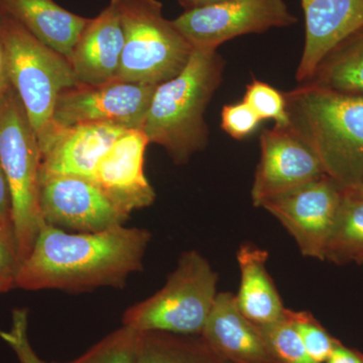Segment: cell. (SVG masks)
Returning <instances> with one entry per match:
<instances>
[{
  "label": "cell",
  "instance_id": "6da1fadb",
  "mask_svg": "<svg viewBox=\"0 0 363 363\" xmlns=\"http://www.w3.org/2000/svg\"><path fill=\"white\" fill-rule=\"evenodd\" d=\"M150 238L149 230L135 227L69 233L45 223L21 262L14 286L72 293L100 286L121 288L131 274L142 271Z\"/></svg>",
  "mask_w": 363,
  "mask_h": 363
},
{
  "label": "cell",
  "instance_id": "7a4b0ae2",
  "mask_svg": "<svg viewBox=\"0 0 363 363\" xmlns=\"http://www.w3.org/2000/svg\"><path fill=\"white\" fill-rule=\"evenodd\" d=\"M292 130L341 188L363 181V96L311 84L284 93Z\"/></svg>",
  "mask_w": 363,
  "mask_h": 363
},
{
  "label": "cell",
  "instance_id": "3957f363",
  "mask_svg": "<svg viewBox=\"0 0 363 363\" xmlns=\"http://www.w3.org/2000/svg\"><path fill=\"white\" fill-rule=\"evenodd\" d=\"M224 67L217 50L194 49L181 73L155 90L143 130L177 164H186L208 145L205 112L221 84Z\"/></svg>",
  "mask_w": 363,
  "mask_h": 363
},
{
  "label": "cell",
  "instance_id": "277c9868",
  "mask_svg": "<svg viewBox=\"0 0 363 363\" xmlns=\"http://www.w3.org/2000/svg\"><path fill=\"white\" fill-rule=\"evenodd\" d=\"M0 51L4 75L23 104L43 155L61 130L54 121L57 100L80 84L68 59L1 14Z\"/></svg>",
  "mask_w": 363,
  "mask_h": 363
},
{
  "label": "cell",
  "instance_id": "5b68a950",
  "mask_svg": "<svg viewBox=\"0 0 363 363\" xmlns=\"http://www.w3.org/2000/svg\"><path fill=\"white\" fill-rule=\"evenodd\" d=\"M0 164L11 191L14 240L23 262L45 224L40 205L42 152L23 104L6 77L0 85Z\"/></svg>",
  "mask_w": 363,
  "mask_h": 363
},
{
  "label": "cell",
  "instance_id": "8992f818",
  "mask_svg": "<svg viewBox=\"0 0 363 363\" xmlns=\"http://www.w3.org/2000/svg\"><path fill=\"white\" fill-rule=\"evenodd\" d=\"M217 284L218 274L202 255L183 252L161 290L126 310L124 327L140 333L201 335L218 295Z\"/></svg>",
  "mask_w": 363,
  "mask_h": 363
},
{
  "label": "cell",
  "instance_id": "52a82bcc",
  "mask_svg": "<svg viewBox=\"0 0 363 363\" xmlns=\"http://www.w3.org/2000/svg\"><path fill=\"white\" fill-rule=\"evenodd\" d=\"M124 45L117 79L140 84L167 82L187 65L194 47L167 20L159 0H116Z\"/></svg>",
  "mask_w": 363,
  "mask_h": 363
},
{
  "label": "cell",
  "instance_id": "ba28073f",
  "mask_svg": "<svg viewBox=\"0 0 363 363\" xmlns=\"http://www.w3.org/2000/svg\"><path fill=\"white\" fill-rule=\"evenodd\" d=\"M173 23L194 49L217 50L240 35L295 25L297 18L285 0H224L185 11Z\"/></svg>",
  "mask_w": 363,
  "mask_h": 363
},
{
  "label": "cell",
  "instance_id": "9c48e42d",
  "mask_svg": "<svg viewBox=\"0 0 363 363\" xmlns=\"http://www.w3.org/2000/svg\"><path fill=\"white\" fill-rule=\"evenodd\" d=\"M157 85L116 80L102 85H78L61 93L54 111L59 128L106 123L143 130Z\"/></svg>",
  "mask_w": 363,
  "mask_h": 363
},
{
  "label": "cell",
  "instance_id": "30bf717a",
  "mask_svg": "<svg viewBox=\"0 0 363 363\" xmlns=\"http://www.w3.org/2000/svg\"><path fill=\"white\" fill-rule=\"evenodd\" d=\"M343 189L325 175L262 205L293 236L306 257L325 260V250L342 201Z\"/></svg>",
  "mask_w": 363,
  "mask_h": 363
},
{
  "label": "cell",
  "instance_id": "8fae6325",
  "mask_svg": "<svg viewBox=\"0 0 363 363\" xmlns=\"http://www.w3.org/2000/svg\"><path fill=\"white\" fill-rule=\"evenodd\" d=\"M326 175L316 152L288 126L274 125L260 135V159L252 189L253 205Z\"/></svg>",
  "mask_w": 363,
  "mask_h": 363
},
{
  "label": "cell",
  "instance_id": "7c38bea8",
  "mask_svg": "<svg viewBox=\"0 0 363 363\" xmlns=\"http://www.w3.org/2000/svg\"><path fill=\"white\" fill-rule=\"evenodd\" d=\"M40 205L45 223L80 233L123 225V213L96 184L77 177H52L40 183Z\"/></svg>",
  "mask_w": 363,
  "mask_h": 363
},
{
  "label": "cell",
  "instance_id": "4fadbf2b",
  "mask_svg": "<svg viewBox=\"0 0 363 363\" xmlns=\"http://www.w3.org/2000/svg\"><path fill=\"white\" fill-rule=\"evenodd\" d=\"M149 138L143 130H128L98 164L92 182L123 213L150 206L156 192L145 174Z\"/></svg>",
  "mask_w": 363,
  "mask_h": 363
},
{
  "label": "cell",
  "instance_id": "5bb4252c",
  "mask_svg": "<svg viewBox=\"0 0 363 363\" xmlns=\"http://www.w3.org/2000/svg\"><path fill=\"white\" fill-rule=\"evenodd\" d=\"M305 18V45L298 82L307 83L325 57L363 28V0H300Z\"/></svg>",
  "mask_w": 363,
  "mask_h": 363
},
{
  "label": "cell",
  "instance_id": "9a60e30c",
  "mask_svg": "<svg viewBox=\"0 0 363 363\" xmlns=\"http://www.w3.org/2000/svg\"><path fill=\"white\" fill-rule=\"evenodd\" d=\"M126 130L106 123L61 128L42 155L40 183L52 177H77L92 181L100 161Z\"/></svg>",
  "mask_w": 363,
  "mask_h": 363
},
{
  "label": "cell",
  "instance_id": "2e32d148",
  "mask_svg": "<svg viewBox=\"0 0 363 363\" xmlns=\"http://www.w3.org/2000/svg\"><path fill=\"white\" fill-rule=\"evenodd\" d=\"M124 35L116 0L90 18L69 62L80 85L96 86L116 80L121 66Z\"/></svg>",
  "mask_w": 363,
  "mask_h": 363
},
{
  "label": "cell",
  "instance_id": "e0dca14e",
  "mask_svg": "<svg viewBox=\"0 0 363 363\" xmlns=\"http://www.w3.org/2000/svg\"><path fill=\"white\" fill-rule=\"evenodd\" d=\"M201 337L227 363H279L257 325L238 309L233 293H218Z\"/></svg>",
  "mask_w": 363,
  "mask_h": 363
},
{
  "label": "cell",
  "instance_id": "ac0fdd59",
  "mask_svg": "<svg viewBox=\"0 0 363 363\" xmlns=\"http://www.w3.org/2000/svg\"><path fill=\"white\" fill-rule=\"evenodd\" d=\"M0 14L20 23L68 60L90 21L67 11L54 0H0Z\"/></svg>",
  "mask_w": 363,
  "mask_h": 363
},
{
  "label": "cell",
  "instance_id": "d6986e66",
  "mask_svg": "<svg viewBox=\"0 0 363 363\" xmlns=\"http://www.w3.org/2000/svg\"><path fill=\"white\" fill-rule=\"evenodd\" d=\"M236 259L240 271V285L235 298L243 316L257 326L283 319L286 308L267 272V250L245 243L240 245Z\"/></svg>",
  "mask_w": 363,
  "mask_h": 363
},
{
  "label": "cell",
  "instance_id": "ffe728a7",
  "mask_svg": "<svg viewBox=\"0 0 363 363\" xmlns=\"http://www.w3.org/2000/svg\"><path fill=\"white\" fill-rule=\"evenodd\" d=\"M304 84L363 96V28L332 50Z\"/></svg>",
  "mask_w": 363,
  "mask_h": 363
},
{
  "label": "cell",
  "instance_id": "44dd1931",
  "mask_svg": "<svg viewBox=\"0 0 363 363\" xmlns=\"http://www.w3.org/2000/svg\"><path fill=\"white\" fill-rule=\"evenodd\" d=\"M185 336L157 331L140 333L133 363H227L202 337Z\"/></svg>",
  "mask_w": 363,
  "mask_h": 363
},
{
  "label": "cell",
  "instance_id": "7402d4cb",
  "mask_svg": "<svg viewBox=\"0 0 363 363\" xmlns=\"http://www.w3.org/2000/svg\"><path fill=\"white\" fill-rule=\"evenodd\" d=\"M363 259V200L344 192L326 250L325 260L346 264Z\"/></svg>",
  "mask_w": 363,
  "mask_h": 363
},
{
  "label": "cell",
  "instance_id": "603a6c76",
  "mask_svg": "<svg viewBox=\"0 0 363 363\" xmlns=\"http://www.w3.org/2000/svg\"><path fill=\"white\" fill-rule=\"evenodd\" d=\"M257 328L269 352L279 363H319L310 357L302 339L285 315L279 321Z\"/></svg>",
  "mask_w": 363,
  "mask_h": 363
},
{
  "label": "cell",
  "instance_id": "cb8c5ba5",
  "mask_svg": "<svg viewBox=\"0 0 363 363\" xmlns=\"http://www.w3.org/2000/svg\"><path fill=\"white\" fill-rule=\"evenodd\" d=\"M285 316L298 332L310 357L315 362H326L338 339L331 336L311 313L286 308Z\"/></svg>",
  "mask_w": 363,
  "mask_h": 363
},
{
  "label": "cell",
  "instance_id": "d4e9b609",
  "mask_svg": "<svg viewBox=\"0 0 363 363\" xmlns=\"http://www.w3.org/2000/svg\"><path fill=\"white\" fill-rule=\"evenodd\" d=\"M243 101L252 107L262 121L272 119L277 126H288L290 124L284 93L267 83L253 80L247 86Z\"/></svg>",
  "mask_w": 363,
  "mask_h": 363
},
{
  "label": "cell",
  "instance_id": "484cf974",
  "mask_svg": "<svg viewBox=\"0 0 363 363\" xmlns=\"http://www.w3.org/2000/svg\"><path fill=\"white\" fill-rule=\"evenodd\" d=\"M140 334L123 327L75 363H133Z\"/></svg>",
  "mask_w": 363,
  "mask_h": 363
},
{
  "label": "cell",
  "instance_id": "4316f807",
  "mask_svg": "<svg viewBox=\"0 0 363 363\" xmlns=\"http://www.w3.org/2000/svg\"><path fill=\"white\" fill-rule=\"evenodd\" d=\"M262 119L245 101L225 105L221 112V128L234 140H243L252 135Z\"/></svg>",
  "mask_w": 363,
  "mask_h": 363
},
{
  "label": "cell",
  "instance_id": "83f0119b",
  "mask_svg": "<svg viewBox=\"0 0 363 363\" xmlns=\"http://www.w3.org/2000/svg\"><path fill=\"white\" fill-rule=\"evenodd\" d=\"M1 338L16 351L21 363H45L33 352L28 338V310H14L13 324L9 331H0Z\"/></svg>",
  "mask_w": 363,
  "mask_h": 363
},
{
  "label": "cell",
  "instance_id": "f1b7e54d",
  "mask_svg": "<svg viewBox=\"0 0 363 363\" xmlns=\"http://www.w3.org/2000/svg\"><path fill=\"white\" fill-rule=\"evenodd\" d=\"M21 264L16 241L0 228V276L14 281Z\"/></svg>",
  "mask_w": 363,
  "mask_h": 363
},
{
  "label": "cell",
  "instance_id": "f546056e",
  "mask_svg": "<svg viewBox=\"0 0 363 363\" xmlns=\"http://www.w3.org/2000/svg\"><path fill=\"white\" fill-rule=\"evenodd\" d=\"M0 227L14 238L11 196L6 174L0 164Z\"/></svg>",
  "mask_w": 363,
  "mask_h": 363
},
{
  "label": "cell",
  "instance_id": "4dcf8cb0",
  "mask_svg": "<svg viewBox=\"0 0 363 363\" xmlns=\"http://www.w3.org/2000/svg\"><path fill=\"white\" fill-rule=\"evenodd\" d=\"M325 363H363V354L359 351L343 345L338 340L332 350L330 357Z\"/></svg>",
  "mask_w": 363,
  "mask_h": 363
},
{
  "label": "cell",
  "instance_id": "1f68e13d",
  "mask_svg": "<svg viewBox=\"0 0 363 363\" xmlns=\"http://www.w3.org/2000/svg\"><path fill=\"white\" fill-rule=\"evenodd\" d=\"M185 11H191V9H201L212 4H219L224 0H178Z\"/></svg>",
  "mask_w": 363,
  "mask_h": 363
},
{
  "label": "cell",
  "instance_id": "d6a6232c",
  "mask_svg": "<svg viewBox=\"0 0 363 363\" xmlns=\"http://www.w3.org/2000/svg\"><path fill=\"white\" fill-rule=\"evenodd\" d=\"M344 192L348 193V194L357 197L358 199L363 200V181L360 182L357 185L353 186V187L344 189Z\"/></svg>",
  "mask_w": 363,
  "mask_h": 363
},
{
  "label": "cell",
  "instance_id": "836d02e7",
  "mask_svg": "<svg viewBox=\"0 0 363 363\" xmlns=\"http://www.w3.org/2000/svg\"><path fill=\"white\" fill-rule=\"evenodd\" d=\"M14 286L13 279L6 278V277L0 276V294L9 292Z\"/></svg>",
  "mask_w": 363,
  "mask_h": 363
},
{
  "label": "cell",
  "instance_id": "e575fe53",
  "mask_svg": "<svg viewBox=\"0 0 363 363\" xmlns=\"http://www.w3.org/2000/svg\"><path fill=\"white\" fill-rule=\"evenodd\" d=\"M4 79V61H2L1 51H0V84Z\"/></svg>",
  "mask_w": 363,
  "mask_h": 363
},
{
  "label": "cell",
  "instance_id": "d590c367",
  "mask_svg": "<svg viewBox=\"0 0 363 363\" xmlns=\"http://www.w3.org/2000/svg\"><path fill=\"white\" fill-rule=\"evenodd\" d=\"M0 228H1V227H0ZM1 229H2V228H1ZM2 230H4V229H2ZM4 233H6V231H4ZM6 234H7V233H6ZM9 236H11V235H9ZM13 240H14V238H13ZM14 241H16V240H14Z\"/></svg>",
  "mask_w": 363,
  "mask_h": 363
},
{
  "label": "cell",
  "instance_id": "8d00e7d4",
  "mask_svg": "<svg viewBox=\"0 0 363 363\" xmlns=\"http://www.w3.org/2000/svg\"><path fill=\"white\" fill-rule=\"evenodd\" d=\"M359 264H363V259L362 260V262H360Z\"/></svg>",
  "mask_w": 363,
  "mask_h": 363
},
{
  "label": "cell",
  "instance_id": "74e56055",
  "mask_svg": "<svg viewBox=\"0 0 363 363\" xmlns=\"http://www.w3.org/2000/svg\"><path fill=\"white\" fill-rule=\"evenodd\" d=\"M4 77H6V76H4ZM1 83H2V82H1ZM0 85H1V84H0Z\"/></svg>",
  "mask_w": 363,
  "mask_h": 363
}]
</instances>
